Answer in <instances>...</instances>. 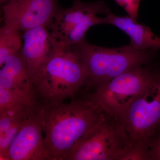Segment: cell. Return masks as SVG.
I'll return each mask as SVG.
<instances>
[{
    "instance_id": "6da1fadb",
    "label": "cell",
    "mask_w": 160,
    "mask_h": 160,
    "mask_svg": "<svg viewBox=\"0 0 160 160\" xmlns=\"http://www.w3.org/2000/svg\"><path fill=\"white\" fill-rule=\"evenodd\" d=\"M42 126L51 160H66L78 141L106 117L89 96L70 103H40L34 112Z\"/></svg>"
},
{
    "instance_id": "7a4b0ae2",
    "label": "cell",
    "mask_w": 160,
    "mask_h": 160,
    "mask_svg": "<svg viewBox=\"0 0 160 160\" xmlns=\"http://www.w3.org/2000/svg\"><path fill=\"white\" fill-rule=\"evenodd\" d=\"M53 41L51 54L35 85L45 104L64 102L74 97L84 86H89L88 72L79 57L71 47Z\"/></svg>"
},
{
    "instance_id": "3957f363",
    "label": "cell",
    "mask_w": 160,
    "mask_h": 160,
    "mask_svg": "<svg viewBox=\"0 0 160 160\" xmlns=\"http://www.w3.org/2000/svg\"><path fill=\"white\" fill-rule=\"evenodd\" d=\"M88 72L89 86L99 87L129 69L151 63L156 50H141L132 46L100 47L86 41L72 46Z\"/></svg>"
},
{
    "instance_id": "277c9868",
    "label": "cell",
    "mask_w": 160,
    "mask_h": 160,
    "mask_svg": "<svg viewBox=\"0 0 160 160\" xmlns=\"http://www.w3.org/2000/svg\"><path fill=\"white\" fill-rule=\"evenodd\" d=\"M149 65L138 66L125 72L96 88L89 97L106 114L119 118L156 78L160 67L154 68Z\"/></svg>"
},
{
    "instance_id": "5b68a950",
    "label": "cell",
    "mask_w": 160,
    "mask_h": 160,
    "mask_svg": "<svg viewBox=\"0 0 160 160\" xmlns=\"http://www.w3.org/2000/svg\"><path fill=\"white\" fill-rule=\"evenodd\" d=\"M130 148L129 136L119 121L107 114L76 143L66 160H123Z\"/></svg>"
},
{
    "instance_id": "8992f818",
    "label": "cell",
    "mask_w": 160,
    "mask_h": 160,
    "mask_svg": "<svg viewBox=\"0 0 160 160\" xmlns=\"http://www.w3.org/2000/svg\"><path fill=\"white\" fill-rule=\"evenodd\" d=\"M109 12L103 1L85 2L73 0L70 8L58 9L46 28L55 41L70 47L85 41L86 32L92 26L104 24L103 18L98 14Z\"/></svg>"
},
{
    "instance_id": "52a82bcc",
    "label": "cell",
    "mask_w": 160,
    "mask_h": 160,
    "mask_svg": "<svg viewBox=\"0 0 160 160\" xmlns=\"http://www.w3.org/2000/svg\"><path fill=\"white\" fill-rule=\"evenodd\" d=\"M118 119L129 136L131 148L146 151L160 128V69L151 86Z\"/></svg>"
},
{
    "instance_id": "ba28073f",
    "label": "cell",
    "mask_w": 160,
    "mask_h": 160,
    "mask_svg": "<svg viewBox=\"0 0 160 160\" xmlns=\"http://www.w3.org/2000/svg\"><path fill=\"white\" fill-rule=\"evenodd\" d=\"M37 94L21 49L6 58L1 67L0 106L12 110H31L38 104Z\"/></svg>"
},
{
    "instance_id": "9c48e42d",
    "label": "cell",
    "mask_w": 160,
    "mask_h": 160,
    "mask_svg": "<svg viewBox=\"0 0 160 160\" xmlns=\"http://www.w3.org/2000/svg\"><path fill=\"white\" fill-rule=\"evenodd\" d=\"M2 9L4 24L25 32L48 26L59 8L58 0H12Z\"/></svg>"
},
{
    "instance_id": "30bf717a",
    "label": "cell",
    "mask_w": 160,
    "mask_h": 160,
    "mask_svg": "<svg viewBox=\"0 0 160 160\" xmlns=\"http://www.w3.org/2000/svg\"><path fill=\"white\" fill-rule=\"evenodd\" d=\"M43 133L33 113L26 119L11 143L7 160H51Z\"/></svg>"
},
{
    "instance_id": "8fae6325",
    "label": "cell",
    "mask_w": 160,
    "mask_h": 160,
    "mask_svg": "<svg viewBox=\"0 0 160 160\" xmlns=\"http://www.w3.org/2000/svg\"><path fill=\"white\" fill-rule=\"evenodd\" d=\"M23 39L22 49L26 59L27 73L35 86L53 49V39L45 26L24 32Z\"/></svg>"
},
{
    "instance_id": "7c38bea8",
    "label": "cell",
    "mask_w": 160,
    "mask_h": 160,
    "mask_svg": "<svg viewBox=\"0 0 160 160\" xmlns=\"http://www.w3.org/2000/svg\"><path fill=\"white\" fill-rule=\"evenodd\" d=\"M104 24L117 27L129 37L130 45L137 49L157 50L160 49V38L151 31L149 27L138 22L129 16H118L107 13L103 18Z\"/></svg>"
},
{
    "instance_id": "4fadbf2b",
    "label": "cell",
    "mask_w": 160,
    "mask_h": 160,
    "mask_svg": "<svg viewBox=\"0 0 160 160\" xmlns=\"http://www.w3.org/2000/svg\"><path fill=\"white\" fill-rule=\"evenodd\" d=\"M20 30L4 24L0 29V66L9 56L22 49V38Z\"/></svg>"
},
{
    "instance_id": "5bb4252c",
    "label": "cell",
    "mask_w": 160,
    "mask_h": 160,
    "mask_svg": "<svg viewBox=\"0 0 160 160\" xmlns=\"http://www.w3.org/2000/svg\"><path fill=\"white\" fill-rule=\"evenodd\" d=\"M146 160H160V128L148 142Z\"/></svg>"
},
{
    "instance_id": "9a60e30c",
    "label": "cell",
    "mask_w": 160,
    "mask_h": 160,
    "mask_svg": "<svg viewBox=\"0 0 160 160\" xmlns=\"http://www.w3.org/2000/svg\"><path fill=\"white\" fill-rule=\"evenodd\" d=\"M128 13V15L137 20L141 0H115Z\"/></svg>"
},
{
    "instance_id": "2e32d148",
    "label": "cell",
    "mask_w": 160,
    "mask_h": 160,
    "mask_svg": "<svg viewBox=\"0 0 160 160\" xmlns=\"http://www.w3.org/2000/svg\"><path fill=\"white\" fill-rule=\"evenodd\" d=\"M11 1L12 0H0V3L1 5L3 6V5H6L7 3Z\"/></svg>"
}]
</instances>
